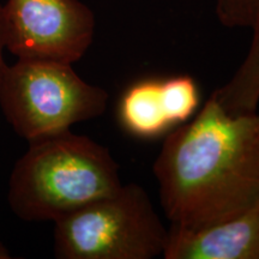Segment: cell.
<instances>
[{"label": "cell", "instance_id": "1", "mask_svg": "<svg viewBox=\"0 0 259 259\" xmlns=\"http://www.w3.org/2000/svg\"><path fill=\"white\" fill-rule=\"evenodd\" d=\"M171 226L194 228L259 203V112L231 114L211 93L169 132L153 167Z\"/></svg>", "mask_w": 259, "mask_h": 259}, {"label": "cell", "instance_id": "2", "mask_svg": "<svg viewBox=\"0 0 259 259\" xmlns=\"http://www.w3.org/2000/svg\"><path fill=\"white\" fill-rule=\"evenodd\" d=\"M122 185L106 147L70 131L29 143L9 180L10 209L23 221H57Z\"/></svg>", "mask_w": 259, "mask_h": 259}, {"label": "cell", "instance_id": "3", "mask_svg": "<svg viewBox=\"0 0 259 259\" xmlns=\"http://www.w3.org/2000/svg\"><path fill=\"white\" fill-rule=\"evenodd\" d=\"M167 238L148 192L134 183L54 221L60 259H151L163 254Z\"/></svg>", "mask_w": 259, "mask_h": 259}, {"label": "cell", "instance_id": "4", "mask_svg": "<svg viewBox=\"0 0 259 259\" xmlns=\"http://www.w3.org/2000/svg\"><path fill=\"white\" fill-rule=\"evenodd\" d=\"M108 99L105 89L80 78L72 64L60 61L18 59L6 65L0 79V108L29 143L102 115Z\"/></svg>", "mask_w": 259, "mask_h": 259}, {"label": "cell", "instance_id": "5", "mask_svg": "<svg viewBox=\"0 0 259 259\" xmlns=\"http://www.w3.org/2000/svg\"><path fill=\"white\" fill-rule=\"evenodd\" d=\"M2 24L5 50L18 59L73 64L92 46L96 23L79 0H8Z\"/></svg>", "mask_w": 259, "mask_h": 259}, {"label": "cell", "instance_id": "6", "mask_svg": "<svg viewBox=\"0 0 259 259\" xmlns=\"http://www.w3.org/2000/svg\"><path fill=\"white\" fill-rule=\"evenodd\" d=\"M164 259H259V203L210 225L171 226Z\"/></svg>", "mask_w": 259, "mask_h": 259}, {"label": "cell", "instance_id": "7", "mask_svg": "<svg viewBox=\"0 0 259 259\" xmlns=\"http://www.w3.org/2000/svg\"><path fill=\"white\" fill-rule=\"evenodd\" d=\"M116 118L126 132L150 139L173 127L162 93V79L147 78L128 87L120 97Z\"/></svg>", "mask_w": 259, "mask_h": 259}, {"label": "cell", "instance_id": "8", "mask_svg": "<svg viewBox=\"0 0 259 259\" xmlns=\"http://www.w3.org/2000/svg\"><path fill=\"white\" fill-rule=\"evenodd\" d=\"M220 103L231 114L258 111L259 105V28L253 30L245 59L231 79L215 90Z\"/></svg>", "mask_w": 259, "mask_h": 259}, {"label": "cell", "instance_id": "9", "mask_svg": "<svg viewBox=\"0 0 259 259\" xmlns=\"http://www.w3.org/2000/svg\"><path fill=\"white\" fill-rule=\"evenodd\" d=\"M162 93L171 125L189 121L199 106V89L192 77L181 74L162 79Z\"/></svg>", "mask_w": 259, "mask_h": 259}, {"label": "cell", "instance_id": "10", "mask_svg": "<svg viewBox=\"0 0 259 259\" xmlns=\"http://www.w3.org/2000/svg\"><path fill=\"white\" fill-rule=\"evenodd\" d=\"M216 15L228 28H259V0H216Z\"/></svg>", "mask_w": 259, "mask_h": 259}, {"label": "cell", "instance_id": "11", "mask_svg": "<svg viewBox=\"0 0 259 259\" xmlns=\"http://www.w3.org/2000/svg\"><path fill=\"white\" fill-rule=\"evenodd\" d=\"M4 50H5V40H4V32H3V24H2V6H0V79H2L3 72L6 67L4 60Z\"/></svg>", "mask_w": 259, "mask_h": 259}, {"label": "cell", "instance_id": "12", "mask_svg": "<svg viewBox=\"0 0 259 259\" xmlns=\"http://www.w3.org/2000/svg\"><path fill=\"white\" fill-rule=\"evenodd\" d=\"M11 258V253L8 250V247L0 241V259H10Z\"/></svg>", "mask_w": 259, "mask_h": 259}]
</instances>
